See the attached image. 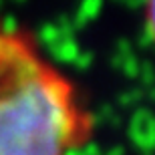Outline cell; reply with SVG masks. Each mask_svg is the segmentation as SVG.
Wrapping results in <instances>:
<instances>
[{"instance_id": "6da1fadb", "label": "cell", "mask_w": 155, "mask_h": 155, "mask_svg": "<svg viewBox=\"0 0 155 155\" xmlns=\"http://www.w3.org/2000/svg\"><path fill=\"white\" fill-rule=\"evenodd\" d=\"M93 121L28 32L0 22V155H75Z\"/></svg>"}]
</instances>
